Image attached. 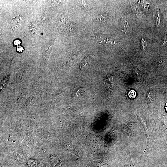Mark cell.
<instances>
[{"label":"cell","mask_w":167,"mask_h":167,"mask_svg":"<svg viewBox=\"0 0 167 167\" xmlns=\"http://www.w3.org/2000/svg\"><path fill=\"white\" fill-rule=\"evenodd\" d=\"M23 20L22 17L17 16L13 18L12 24L14 29L17 30L20 28L23 24Z\"/></svg>","instance_id":"1"},{"label":"cell","mask_w":167,"mask_h":167,"mask_svg":"<svg viewBox=\"0 0 167 167\" xmlns=\"http://www.w3.org/2000/svg\"><path fill=\"white\" fill-rule=\"evenodd\" d=\"M137 118L138 120L141 123L144 129L146 137H147V142L148 144L149 143V133L148 130L147 128V124L146 123L145 121L140 116H137Z\"/></svg>","instance_id":"2"},{"label":"cell","mask_w":167,"mask_h":167,"mask_svg":"<svg viewBox=\"0 0 167 167\" xmlns=\"http://www.w3.org/2000/svg\"><path fill=\"white\" fill-rule=\"evenodd\" d=\"M49 161L52 167H57L59 162L58 156L54 154H50L49 158Z\"/></svg>","instance_id":"3"},{"label":"cell","mask_w":167,"mask_h":167,"mask_svg":"<svg viewBox=\"0 0 167 167\" xmlns=\"http://www.w3.org/2000/svg\"><path fill=\"white\" fill-rule=\"evenodd\" d=\"M131 6L133 13L138 18H141L143 16V14L139 8L136 5Z\"/></svg>","instance_id":"4"},{"label":"cell","mask_w":167,"mask_h":167,"mask_svg":"<svg viewBox=\"0 0 167 167\" xmlns=\"http://www.w3.org/2000/svg\"><path fill=\"white\" fill-rule=\"evenodd\" d=\"M26 163L29 167H37L38 165V161L33 159H29Z\"/></svg>","instance_id":"5"},{"label":"cell","mask_w":167,"mask_h":167,"mask_svg":"<svg viewBox=\"0 0 167 167\" xmlns=\"http://www.w3.org/2000/svg\"><path fill=\"white\" fill-rule=\"evenodd\" d=\"M124 165V167H134L132 162L130 153L128 154L125 158Z\"/></svg>","instance_id":"6"},{"label":"cell","mask_w":167,"mask_h":167,"mask_svg":"<svg viewBox=\"0 0 167 167\" xmlns=\"http://www.w3.org/2000/svg\"><path fill=\"white\" fill-rule=\"evenodd\" d=\"M10 76L8 75L5 77L2 80L1 84V92L3 91L5 89L9 80Z\"/></svg>","instance_id":"7"},{"label":"cell","mask_w":167,"mask_h":167,"mask_svg":"<svg viewBox=\"0 0 167 167\" xmlns=\"http://www.w3.org/2000/svg\"><path fill=\"white\" fill-rule=\"evenodd\" d=\"M122 20L123 28L122 31L125 33H127L130 29V26L129 23L124 18H123Z\"/></svg>","instance_id":"8"},{"label":"cell","mask_w":167,"mask_h":167,"mask_svg":"<svg viewBox=\"0 0 167 167\" xmlns=\"http://www.w3.org/2000/svg\"><path fill=\"white\" fill-rule=\"evenodd\" d=\"M16 158L18 162L20 163H26L27 161L25 156L22 154H17Z\"/></svg>","instance_id":"9"},{"label":"cell","mask_w":167,"mask_h":167,"mask_svg":"<svg viewBox=\"0 0 167 167\" xmlns=\"http://www.w3.org/2000/svg\"><path fill=\"white\" fill-rule=\"evenodd\" d=\"M53 47V45L50 44L48 45L46 48L45 51V56L47 59L49 58Z\"/></svg>","instance_id":"10"},{"label":"cell","mask_w":167,"mask_h":167,"mask_svg":"<svg viewBox=\"0 0 167 167\" xmlns=\"http://www.w3.org/2000/svg\"><path fill=\"white\" fill-rule=\"evenodd\" d=\"M153 93L151 91L148 92L146 97V101L148 103H150L153 101Z\"/></svg>","instance_id":"11"},{"label":"cell","mask_w":167,"mask_h":167,"mask_svg":"<svg viewBox=\"0 0 167 167\" xmlns=\"http://www.w3.org/2000/svg\"><path fill=\"white\" fill-rule=\"evenodd\" d=\"M141 48L143 50H144L147 47V43L145 38L143 37L141 41Z\"/></svg>","instance_id":"12"},{"label":"cell","mask_w":167,"mask_h":167,"mask_svg":"<svg viewBox=\"0 0 167 167\" xmlns=\"http://www.w3.org/2000/svg\"><path fill=\"white\" fill-rule=\"evenodd\" d=\"M160 14L159 11H158L155 14V18L156 21V27H158L160 24Z\"/></svg>","instance_id":"13"},{"label":"cell","mask_w":167,"mask_h":167,"mask_svg":"<svg viewBox=\"0 0 167 167\" xmlns=\"http://www.w3.org/2000/svg\"><path fill=\"white\" fill-rule=\"evenodd\" d=\"M134 69L135 74L136 78L138 79V80H141L142 78L141 71L137 68H134Z\"/></svg>","instance_id":"14"},{"label":"cell","mask_w":167,"mask_h":167,"mask_svg":"<svg viewBox=\"0 0 167 167\" xmlns=\"http://www.w3.org/2000/svg\"><path fill=\"white\" fill-rule=\"evenodd\" d=\"M99 16V18L101 22H106L108 20V16L106 14H102Z\"/></svg>","instance_id":"15"},{"label":"cell","mask_w":167,"mask_h":167,"mask_svg":"<svg viewBox=\"0 0 167 167\" xmlns=\"http://www.w3.org/2000/svg\"><path fill=\"white\" fill-rule=\"evenodd\" d=\"M79 3L80 4V5L81 6L84 10L86 9L87 7L86 4L84 1H80L79 2Z\"/></svg>","instance_id":"16"},{"label":"cell","mask_w":167,"mask_h":167,"mask_svg":"<svg viewBox=\"0 0 167 167\" xmlns=\"http://www.w3.org/2000/svg\"><path fill=\"white\" fill-rule=\"evenodd\" d=\"M167 45V34L165 35V37L164 40L163 42L162 45V47L165 46Z\"/></svg>","instance_id":"17"},{"label":"cell","mask_w":167,"mask_h":167,"mask_svg":"<svg viewBox=\"0 0 167 167\" xmlns=\"http://www.w3.org/2000/svg\"><path fill=\"white\" fill-rule=\"evenodd\" d=\"M23 50L24 49L22 47L20 46L17 47V50L18 52H19V53H21Z\"/></svg>","instance_id":"18"},{"label":"cell","mask_w":167,"mask_h":167,"mask_svg":"<svg viewBox=\"0 0 167 167\" xmlns=\"http://www.w3.org/2000/svg\"><path fill=\"white\" fill-rule=\"evenodd\" d=\"M20 44V41L19 40H17L14 42V44L15 45L18 46Z\"/></svg>","instance_id":"19"}]
</instances>
